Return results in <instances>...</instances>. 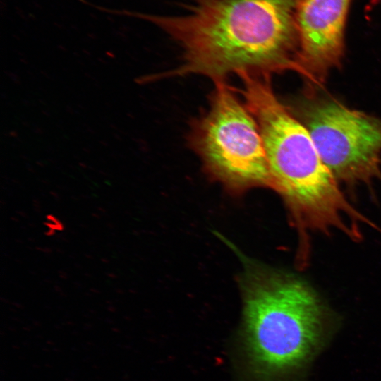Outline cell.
<instances>
[{"label": "cell", "instance_id": "cell-1", "mask_svg": "<svg viewBox=\"0 0 381 381\" xmlns=\"http://www.w3.org/2000/svg\"><path fill=\"white\" fill-rule=\"evenodd\" d=\"M298 0H195L185 13L161 16L126 9L112 14L149 21L183 49L171 75L198 74L214 82L231 73L300 75L295 20Z\"/></svg>", "mask_w": 381, "mask_h": 381}, {"label": "cell", "instance_id": "cell-2", "mask_svg": "<svg viewBox=\"0 0 381 381\" xmlns=\"http://www.w3.org/2000/svg\"><path fill=\"white\" fill-rule=\"evenodd\" d=\"M244 104L255 119L263 142L270 187L288 205L300 234L332 229L361 238L365 219L345 198L323 163L305 126L277 97L271 75L238 74Z\"/></svg>", "mask_w": 381, "mask_h": 381}, {"label": "cell", "instance_id": "cell-3", "mask_svg": "<svg viewBox=\"0 0 381 381\" xmlns=\"http://www.w3.org/2000/svg\"><path fill=\"white\" fill-rule=\"evenodd\" d=\"M332 329L324 306L303 282L275 274L250 281L241 343L253 381H300Z\"/></svg>", "mask_w": 381, "mask_h": 381}, {"label": "cell", "instance_id": "cell-4", "mask_svg": "<svg viewBox=\"0 0 381 381\" xmlns=\"http://www.w3.org/2000/svg\"><path fill=\"white\" fill-rule=\"evenodd\" d=\"M208 110L195 122L190 141L206 169L234 187H270L267 159L253 116L226 85L214 82Z\"/></svg>", "mask_w": 381, "mask_h": 381}, {"label": "cell", "instance_id": "cell-5", "mask_svg": "<svg viewBox=\"0 0 381 381\" xmlns=\"http://www.w3.org/2000/svg\"><path fill=\"white\" fill-rule=\"evenodd\" d=\"M309 88L296 116L325 166L339 181L369 182L381 176V119Z\"/></svg>", "mask_w": 381, "mask_h": 381}, {"label": "cell", "instance_id": "cell-6", "mask_svg": "<svg viewBox=\"0 0 381 381\" xmlns=\"http://www.w3.org/2000/svg\"><path fill=\"white\" fill-rule=\"evenodd\" d=\"M352 0H298L295 20L301 75L321 87L341 65L345 31Z\"/></svg>", "mask_w": 381, "mask_h": 381}, {"label": "cell", "instance_id": "cell-7", "mask_svg": "<svg viewBox=\"0 0 381 381\" xmlns=\"http://www.w3.org/2000/svg\"><path fill=\"white\" fill-rule=\"evenodd\" d=\"M47 219L48 220L47 222H44V225L48 227V229H53V230H59L61 231L63 230V224L62 223L59 221L56 217L53 216L52 214H49L47 216Z\"/></svg>", "mask_w": 381, "mask_h": 381}, {"label": "cell", "instance_id": "cell-8", "mask_svg": "<svg viewBox=\"0 0 381 381\" xmlns=\"http://www.w3.org/2000/svg\"><path fill=\"white\" fill-rule=\"evenodd\" d=\"M54 234V230L48 229V230L46 231L47 236H52Z\"/></svg>", "mask_w": 381, "mask_h": 381}]
</instances>
